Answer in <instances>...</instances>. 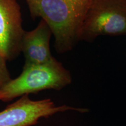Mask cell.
Returning a JSON list of instances; mask_svg holds the SVG:
<instances>
[{
  "instance_id": "1",
  "label": "cell",
  "mask_w": 126,
  "mask_h": 126,
  "mask_svg": "<svg viewBox=\"0 0 126 126\" xmlns=\"http://www.w3.org/2000/svg\"><path fill=\"white\" fill-rule=\"evenodd\" d=\"M31 16L49 26L59 54L72 50L80 41L81 30L92 0H25Z\"/></svg>"
},
{
  "instance_id": "2",
  "label": "cell",
  "mask_w": 126,
  "mask_h": 126,
  "mask_svg": "<svg viewBox=\"0 0 126 126\" xmlns=\"http://www.w3.org/2000/svg\"><path fill=\"white\" fill-rule=\"evenodd\" d=\"M70 71L54 58L42 64H24L22 71L0 90V101L8 102L18 97L40 91H60L72 82Z\"/></svg>"
},
{
  "instance_id": "3",
  "label": "cell",
  "mask_w": 126,
  "mask_h": 126,
  "mask_svg": "<svg viewBox=\"0 0 126 126\" xmlns=\"http://www.w3.org/2000/svg\"><path fill=\"white\" fill-rule=\"evenodd\" d=\"M126 34V0H92L79 39L92 42L99 36Z\"/></svg>"
},
{
  "instance_id": "4",
  "label": "cell",
  "mask_w": 126,
  "mask_h": 126,
  "mask_svg": "<svg viewBox=\"0 0 126 126\" xmlns=\"http://www.w3.org/2000/svg\"><path fill=\"white\" fill-rule=\"evenodd\" d=\"M69 110L82 113L89 111L86 108L56 106L51 99L33 100L26 94L0 111V126H32L42 118H48L57 113Z\"/></svg>"
},
{
  "instance_id": "5",
  "label": "cell",
  "mask_w": 126,
  "mask_h": 126,
  "mask_svg": "<svg viewBox=\"0 0 126 126\" xmlns=\"http://www.w3.org/2000/svg\"><path fill=\"white\" fill-rule=\"evenodd\" d=\"M25 31L17 0H0V50L7 61H12L21 53Z\"/></svg>"
},
{
  "instance_id": "6",
  "label": "cell",
  "mask_w": 126,
  "mask_h": 126,
  "mask_svg": "<svg viewBox=\"0 0 126 126\" xmlns=\"http://www.w3.org/2000/svg\"><path fill=\"white\" fill-rule=\"evenodd\" d=\"M52 35L49 26L42 19L34 29L25 32L21 43L25 64H45L54 59L50 48Z\"/></svg>"
},
{
  "instance_id": "7",
  "label": "cell",
  "mask_w": 126,
  "mask_h": 126,
  "mask_svg": "<svg viewBox=\"0 0 126 126\" xmlns=\"http://www.w3.org/2000/svg\"><path fill=\"white\" fill-rule=\"evenodd\" d=\"M11 79L7 66V60L3 57L0 50V90Z\"/></svg>"
}]
</instances>
